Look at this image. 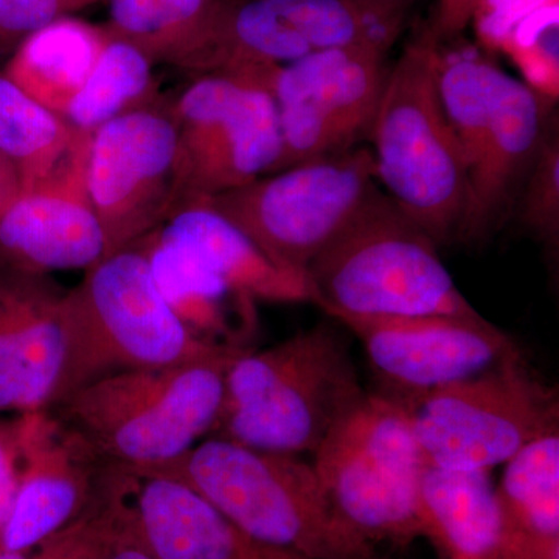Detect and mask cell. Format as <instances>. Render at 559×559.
Returning a JSON list of instances; mask_svg holds the SVG:
<instances>
[{
  "label": "cell",
  "mask_w": 559,
  "mask_h": 559,
  "mask_svg": "<svg viewBox=\"0 0 559 559\" xmlns=\"http://www.w3.org/2000/svg\"><path fill=\"white\" fill-rule=\"evenodd\" d=\"M170 110L178 135L175 209L241 189L277 167V109L250 73H201Z\"/></svg>",
  "instance_id": "obj_11"
},
{
  "label": "cell",
  "mask_w": 559,
  "mask_h": 559,
  "mask_svg": "<svg viewBox=\"0 0 559 559\" xmlns=\"http://www.w3.org/2000/svg\"><path fill=\"white\" fill-rule=\"evenodd\" d=\"M378 2L389 3V5L404 7V9H407L411 0H378Z\"/></svg>",
  "instance_id": "obj_38"
},
{
  "label": "cell",
  "mask_w": 559,
  "mask_h": 559,
  "mask_svg": "<svg viewBox=\"0 0 559 559\" xmlns=\"http://www.w3.org/2000/svg\"><path fill=\"white\" fill-rule=\"evenodd\" d=\"M21 452L17 418L0 419V533L16 499L20 485Z\"/></svg>",
  "instance_id": "obj_33"
},
{
  "label": "cell",
  "mask_w": 559,
  "mask_h": 559,
  "mask_svg": "<svg viewBox=\"0 0 559 559\" xmlns=\"http://www.w3.org/2000/svg\"><path fill=\"white\" fill-rule=\"evenodd\" d=\"M84 135L0 73V153L20 171L22 190L50 178Z\"/></svg>",
  "instance_id": "obj_25"
},
{
  "label": "cell",
  "mask_w": 559,
  "mask_h": 559,
  "mask_svg": "<svg viewBox=\"0 0 559 559\" xmlns=\"http://www.w3.org/2000/svg\"><path fill=\"white\" fill-rule=\"evenodd\" d=\"M521 223L544 246L551 259L559 249V134L549 123L518 198Z\"/></svg>",
  "instance_id": "obj_29"
},
{
  "label": "cell",
  "mask_w": 559,
  "mask_h": 559,
  "mask_svg": "<svg viewBox=\"0 0 559 559\" xmlns=\"http://www.w3.org/2000/svg\"><path fill=\"white\" fill-rule=\"evenodd\" d=\"M407 411L428 466L457 473H491L559 430L558 388L532 369L522 349Z\"/></svg>",
  "instance_id": "obj_7"
},
{
  "label": "cell",
  "mask_w": 559,
  "mask_h": 559,
  "mask_svg": "<svg viewBox=\"0 0 559 559\" xmlns=\"http://www.w3.org/2000/svg\"><path fill=\"white\" fill-rule=\"evenodd\" d=\"M66 355L51 407L91 382L190 362L227 348L191 333L160 296L138 242L84 271L62 301ZM249 348V347H248Z\"/></svg>",
  "instance_id": "obj_4"
},
{
  "label": "cell",
  "mask_w": 559,
  "mask_h": 559,
  "mask_svg": "<svg viewBox=\"0 0 559 559\" xmlns=\"http://www.w3.org/2000/svg\"><path fill=\"white\" fill-rule=\"evenodd\" d=\"M326 498L353 532H406L421 524L425 455L409 411L380 393L364 399L312 454Z\"/></svg>",
  "instance_id": "obj_9"
},
{
  "label": "cell",
  "mask_w": 559,
  "mask_h": 559,
  "mask_svg": "<svg viewBox=\"0 0 559 559\" xmlns=\"http://www.w3.org/2000/svg\"><path fill=\"white\" fill-rule=\"evenodd\" d=\"M404 7L378 0H218L183 70L271 68L356 44L392 47Z\"/></svg>",
  "instance_id": "obj_10"
},
{
  "label": "cell",
  "mask_w": 559,
  "mask_h": 559,
  "mask_svg": "<svg viewBox=\"0 0 559 559\" xmlns=\"http://www.w3.org/2000/svg\"><path fill=\"white\" fill-rule=\"evenodd\" d=\"M61 2L64 5L66 13L69 14L70 11L84 9V7L98 2V0H61Z\"/></svg>",
  "instance_id": "obj_37"
},
{
  "label": "cell",
  "mask_w": 559,
  "mask_h": 559,
  "mask_svg": "<svg viewBox=\"0 0 559 559\" xmlns=\"http://www.w3.org/2000/svg\"><path fill=\"white\" fill-rule=\"evenodd\" d=\"M108 40L103 25L62 14L28 36L7 61L3 75L64 117Z\"/></svg>",
  "instance_id": "obj_23"
},
{
  "label": "cell",
  "mask_w": 559,
  "mask_h": 559,
  "mask_svg": "<svg viewBox=\"0 0 559 559\" xmlns=\"http://www.w3.org/2000/svg\"><path fill=\"white\" fill-rule=\"evenodd\" d=\"M190 485L248 538L293 555H344L353 530L337 516L311 462L209 437L148 469Z\"/></svg>",
  "instance_id": "obj_6"
},
{
  "label": "cell",
  "mask_w": 559,
  "mask_h": 559,
  "mask_svg": "<svg viewBox=\"0 0 559 559\" xmlns=\"http://www.w3.org/2000/svg\"><path fill=\"white\" fill-rule=\"evenodd\" d=\"M90 134L50 178L21 191L0 219V260L22 270H90L106 257L86 182Z\"/></svg>",
  "instance_id": "obj_16"
},
{
  "label": "cell",
  "mask_w": 559,
  "mask_h": 559,
  "mask_svg": "<svg viewBox=\"0 0 559 559\" xmlns=\"http://www.w3.org/2000/svg\"><path fill=\"white\" fill-rule=\"evenodd\" d=\"M138 245L168 307L202 341L248 348L257 329V301L210 272L201 261L160 234L159 227Z\"/></svg>",
  "instance_id": "obj_21"
},
{
  "label": "cell",
  "mask_w": 559,
  "mask_h": 559,
  "mask_svg": "<svg viewBox=\"0 0 559 559\" xmlns=\"http://www.w3.org/2000/svg\"><path fill=\"white\" fill-rule=\"evenodd\" d=\"M437 39H415L390 66L369 135L377 179L393 204L437 245L459 240L468 168L436 80Z\"/></svg>",
  "instance_id": "obj_5"
},
{
  "label": "cell",
  "mask_w": 559,
  "mask_h": 559,
  "mask_svg": "<svg viewBox=\"0 0 559 559\" xmlns=\"http://www.w3.org/2000/svg\"><path fill=\"white\" fill-rule=\"evenodd\" d=\"M119 469L128 540L151 558L290 559L248 538L190 485Z\"/></svg>",
  "instance_id": "obj_18"
},
{
  "label": "cell",
  "mask_w": 559,
  "mask_h": 559,
  "mask_svg": "<svg viewBox=\"0 0 559 559\" xmlns=\"http://www.w3.org/2000/svg\"><path fill=\"white\" fill-rule=\"evenodd\" d=\"M366 393L347 337L322 322L231 360L212 437L274 454L312 455Z\"/></svg>",
  "instance_id": "obj_1"
},
{
  "label": "cell",
  "mask_w": 559,
  "mask_h": 559,
  "mask_svg": "<svg viewBox=\"0 0 559 559\" xmlns=\"http://www.w3.org/2000/svg\"><path fill=\"white\" fill-rule=\"evenodd\" d=\"M311 304L352 319L476 316L439 255V245L378 190L305 271Z\"/></svg>",
  "instance_id": "obj_3"
},
{
  "label": "cell",
  "mask_w": 559,
  "mask_h": 559,
  "mask_svg": "<svg viewBox=\"0 0 559 559\" xmlns=\"http://www.w3.org/2000/svg\"><path fill=\"white\" fill-rule=\"evenodd\" d=\"M103 25L112 38L142 51L154 66L183 69L200 46L218 0H108Z\"/></svg>",
  "instance_id": "obj_24"
},
{
  "label": "cell",
  "mask_w": 559,
  "mask_h": 559,
  "mask_svg": "<svg viewBox=\"0 0 559 559\" xmlns=\"http://www.w3.org/2000/svg\"><path fill=\"white\" fill-rule=\"evenodd\" d=\"M362 345L377 393L411 409L521 352L516 341L476 316L352 319L342 322Z\"/></svg>",
  "instance_id": "obj_14"
},
{
  "label": "cell",
  "mask_w": 559,
  "mask_h": 559,
  "mask_svg": "<svg viewBox=\"0 0 559 559\" xmlns=\"http://www.w3.org/2000/svg\"><path fill=\"white\" fill-rule=\"evenodd\" d=\"M153 69L142 51L108 35L91 75L62 119L91 134L123 114L153 105L157 102Z\"/></svg>",
  "instance_id": "obj_27"
},
{
  "label": "cell",
  "mask_w": 559,
  "mask_h": 559,
  "mask_svg": "<svg viewBox=\"0 0 559 559\" xmlns=\"http://www.w3.org/2000/svg\"><path fill=\"white\" fill-rule=\"evenodd\" d=\"M249 348L110 374L75 390L51 411L108 465L124 469L165 465L213 436L227 370Z\"/></svg>",
  "instance_id": "obj_2"
},
{
  "label": "cell",
  "mask_w": 559,
  "mask_h": 559,
  "mask_svg": "<svg viewBox=\"0 0 559 559\" xmlns=\"http://www.w3.org/2000/svg\"><path fill=\"white\" fill-rule=\"evenodd\" d=\"M419 513L454 559H498L509 549L491 473L426 466Z\"/></svg>",
  "instance_id": "obj_22"
},
{
  "label": "cell",
  "mask_w": 559,
  "mask_h": 559,
  "mask_svg": "<svg viewBox=\"0 0 559 559\" xmlns=\"http://www.w3.org/2000/svg\"><path fill=\"white\" fill-rule=\"evenodd\" d=\"M499 487L506 533L513 530L547 546H558L559 430L533 441L506 463Z\"/></svg>",
  "instance_id": "obj_26"
},
{
  "label": "cell",
  "mask_w": 559,
  "mask_h": 559,
  "mask_svg": "<svg viewBox=\"0 0 559 559\" xmlns=\"http://www.w3.org/2000/svg\"><path fill=\"white\" fill-rule=\"evenodd\" d=\"M370 148L301 162L210 198L283 270L305 275L380 190ZM197 201V200H194Z\"/></svg>",
  "instance_id": "obj_8"
},
{
  "label": "cell",
  "mask_w": 559,
  "mask_h": 559,
  "mask_svg": "<svg viewBox=\"0 0 559 559\" xmlns=\"http://www.w3.org/2000/svg\"><path fill=\"white\" fill-rule=\"evenodd\" d=\"M178 135L170 106L123 114L90 134L86 182L106 255L160 227L176 205Z\"/></svg>",
  "instance_id": "obj_13"
},
{
  "label": "cell",
  "mask_w": 559,
  "mask_h": 559,
  "mask_svg": "<svg viewBox=\"0 0 559 559\" xmlns=\"http://www.w3.org/2000/svg\"><path fill=\"white\" fill-rule=\"evenodd\" d=\"M213 274L255 301L311 304L305 275L277 266L207 201H187L159 227Z\"/></svg>",
  "instance_id": "obj_20"
},
{
  "label": "cell",
  "mask_w": 559,
  "mask_h": 559,
  "mask_svg": "<svg viewBox=\"0 0 559 559\" xmlns=\"http://www.w3.org/2000/svg\"><path fill=\"white\" fill-rule=\"evenodd\" d=\"M20 485L0 549L31 551L76 520L109 465L51 409L16 415Z\"/></svg>",
  "instance_id": "obj_15"
},
{
  "label": "cell",
  "mask_w": 559,
  "mask_h": 559,
  "mask_svg": "<svg viewBox=\"0 0 559 559\" xmlns=\"http://www.w3.org/2000/svg\"><path fill=\"white\" fill-rule=\"evenodd\" d=\"M66 13L61 0H0V61L11 55L28 36Z\"/></svg>",
  "instance_id": "obj_31"
},
{
  "label": "cell",
  "mask_w": 559,
  "mask_h": 559,
  "mask_svg": "<svg viewBox=\"0 0 559 559\" xmlns=\"http://www.w3.org/2000/svg\"><path fill=\"white\" fill-rule=\"evenodd\" d=\"M66 290L0 260V414L50 409L66 355Z\"/></svg>",
  "instance_id": "obj_17"
},
{
  "label": "cell",
  "mask_w": 559,
  "mask_h": 559,
  "mask_svg": "<svg viewBox=\"0 0 559 559\" xmlns=\"http://www.w3.org/2000/svg\"><path fill=\"white\" fill-rule=\"evenodd\" d=\"M550 105L500 69L487 130L468 175V205L459 240H484L513 207L549 128Z\"/></svg>",
  "instance_id": "obj_19"
},
{
  "label": "cell",
  "mask_w": 559,
  "mask_h": 559,
  "mask_svg": "<svg viewBox=\"0 0 559 559\" xmlns=\"http://www.w3.org/2000/svg\"><path fill=\"white\" fill-rule=\"evenodd\" d=\"M390 49L356 44L288 64L231 70L255 76L275 103L282 156L272 173L356 148L369 135L389 75Z\"/></svg>",
  "instance_id": "obj_12"
},
{
  "label": "cell",
  "mask_w": 559,
  "mask_h": 559,
  "mask_svg": "<svg viewBox=\"0 0 559 559\" xmlns=\"http://www.w3.org/2000/svg\"><path fill=\"white\" fill-rule=\"evenodd\" d=\"M480 0H440L437 9L436 39H452L465 31L473 21Z\"/></svg>",
  "instance_id": "obj_34"
},
{
  "label": "cell",
  "mask_w": 559,
  "mask_h": 559,
  "mask_svg": "<svg viewBox=\"0 0 559 559\" xmlns=\"http://www.w3.org/2000/svg\"><path fill=\"white\" fill-rule=\"evenodd\" d=\"M559 5L530 14L514 27L502 51L514 61L522 81L550 103L559 95Z\"/></svg>",
  "instance_id": "obj_28"
},
{
  "label": "cell",
  "mask_w": 559,
  "mask_h": 559,
  "mask_svg": "<svg viewBox=\"0 0 559 559\" xmlns=\"http://www.w3.org/2000/svg\"><path fill=\"white\" fill-rule=\"evenodd\" d=\"M112 551L108 532L91 518H79L31 551L0 549V559H106Z\"/></svg>",
  "instance_id": "obj_30"
},
{
  "label": "cell",
  "mask_w": 559,
  "mask_h": 559,
  "mask_svg": "<svg viewBox=\"0 0 559 559\" xmlns=\"http://www.w3.org/2000/svg\"><path fill=\"white\" fill-rule=\"evenodd\" d=\"M106 559H153L146 551L134 546V544L124 543L121 544L119 549L112 551Z\"/></svg>",
  "instance_id": "obj_36"
},
{
  "label": "cell",
  "mask_w": 559,
  "mask_h": 559,
  "mask_svg": "<svg viewBox=\"0 0 559 559\" xmlns=\"http://www.w3.org/2000/svg\"><path fill=\"white\" fill-rule=\"evenodd\" d=\"M22 191L20 171L9 157L0 153V219L5 215Z\"/></svg>",
  "instance_id": "obj_35"
},
{
  "label": "cell",
  "mask_w": 559,
  "mask_h": 559,
  "mask_svg": "<svg viewBox=\"0 0 559 559\" xmlns=\"http://www.w3.org/2000/svg\"><path fill=\"white\" fill-rule=\"evenodd\" d=\"M551 5L559 0H480L471 24L484 46L500 50L520 22Z\"/></svg>",
  "instance_id": "obj_32"
}]
</instances>
